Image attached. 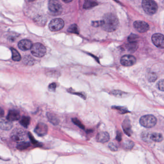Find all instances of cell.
Returning a JSON list of instances; mask_svg holds the SVG:
<instances>
[{
	"mask_svg": "<svg viewBox=\"0 0 164 164\" xmlns=\"http://www.w3.org/2000/svg\"><path fill=\"white\" fill-rule=\"evenodd\" d=\"M101 22V26L104 30L107 32L114 31L119 28V24L117 16L112 13L105 14Z\"/></svg>",
	"mask_w": 164,
	"mask_h": 164,
	"instance_id": "6da1fadb",
	"label": "cell"
},
{
	"mask_svg": "<svg viewBox=\"0 0 164 164\" xmlns=\"http://www.w3.org/2000/svg\"><path fill=\"white\" fill-rule=\"evenodd\" d=\"M142 7L146 14L151 15L155 14L158 9L157 4L152 0H143L142 2Z\"/></svg>",
	"mask_w": 164,
	"mask_h": 164,
	"instance_id": "7a4b0ae2",
	"label": "cell"
},
{
	"mask_svg": "<svg viewBox=\"0 0 164 164\" xmlns=\"http://www.w3.org/2000/svg\"><path fill=\"white\" fill-rule=\"evenodd\" d=\"M157 118L152 115H147L142 116L140 119V123L143 127L150 128L154 127L157 124Z\"/></svg>",
	"mask_w": 164,
	"mask_h": 164,
	"instance_id": "3957f363",
	"label": "cell"
},
{
	"mask_svg": "<svg viewBox=\"0 0 164 164\" xmlns=\"http://www.w3.org/2000/svg\"><path fill=\"white\" fill-rule=\"evenodd\" d=\"M31 53L33 56L41 58L44 57L46 53L45 47L40 43L37 42L33 44L30 49Z\"/></svg>",
	"mask_w": 164,
	"mask_h": 164,
	"instance_id": "277c9868",
	"label": "cell"
},
{
	"mask_svg": "<svg viewBox=\"0 0 164 164\" xmlns=\"http://www.w3.org/2000/svg\"><path fill=\"white\" fill-rule=\"evenodd\" d=\"M27 134L26 132L21 129H16L13 130L12 134H11V139L15 142L17 143H21L24 142L26 139Z\"/></svg>",
	"mask_w": 164,
	"mask_h": 164,
	"instance_id": "5b68a950",
	"label": "cell"
},
{
	"mask_svg": "<svg viewBox=\"0 0 164 164\" xmlns=\"http://www.w3.org/2000/svg\"><path fill=\"white\" fill-rule=\"evenodd\" d=\"M48 9L53 15H59L61 14L63 11L62 6L57 1L51 0L48 2Z\"/></svg>",
	"mask_w": 164,
	"mask_h": 164,
	"instance_id": "8992f818",
	"label": "cell"
},
{
	"mask_svg": "<svg viewBox=\"0 0 164 164\" xmlns=\"http://www.w3.org/2000/svg\"><path fill=\"white\" fill-rule=\"evenodd\" d=\"M64 21L61 18H55L51 20L49 24V30L51 31H58L63 28Z\"/></svg>",
	"mask_w": 164,
	"mask_h": 164,
	"instance_id": "52a82bcc",
	"label": "cell"
},
{
	"mask_svg": "<svg viewBox=\"0 0 164 164\" xmlns=\"http://www.w3.org/2000/svg\"><path fill=\"white\" fill-rule=\"evenodd\" d=\"M152 40L153 44L157 47L160 49H164V35L161 33H156L152 37Z\"/></svg>",
	"mask_w": 164,
	"mask_h": 164,
	"instance_id": "ba28073f",
	"label": "cell"
},
{
	"mask_svg": "<svg viewBox=\"0 0 164 164\" xmlns=\"http://www.w3.org/2000/svg\"><path fill=\"white\" fill-rule=\"evenodd\" d=\"M136 62V59L134 56L130 54L125 55L121 58L120 63L125 67H130L134 65Z\"/></svg>",
	"mask_w": 164,
	"mask_h": 164,
	"instance_id": "9c48e42d",
	"label": "cell"
},
{
	"mask_svg": "<svg viewBox=\"0 0 164 164\" xmlns=\"http://www.w3.org/2000/svg\"><path fill=\"white\" fill-rule=\"evenodd\" d=\"M134 26L136 30L140 33H144L149 30V26L144 21L139 20L135 21Z\"/></svg>",
	"mask_w": 164,
	"mask_h": 164,
	"instance_id": "30bf717a",
	"label": "cell"
},
{
	"mask_svg": "<svg viewBox=\"0 0 164 164\" xmlns=\"http://www.w3.org/2000/svg\"><path fill=\"white\" fill-rule=\"evenodd\" d=\"M33 45L31 41L29 40H22L18 42V47L22 51H26L30 50Z\"/></svg>",
	"mask_w": 164,
	"mask_h": 164,
	"instance_id": "8fae6325",
	"label": "cell"
},
{
	"mask_svg": "<svg viewBox=\"0 0 164 164\" xmlns=\"http://www.w3.org/2000/svg\"><path fill=\"white\" fill-rule=\"evenodd\" d=\"M34 131L38 135L40 136H44L47 133V126L44 123H39L36 126Z\"/></svg>",
	"mask_w": 164,
	"mask_h": 164,
	"instance_id": "7c38bea8",
	"label": "cell"
},
{
	"mask_svg": "<svg viewBox=\"0 0 164 164\" xmlns=\"http://www.w3.org/2000/svg\"><path fill=\"white\" fill-rule=\"evenodd\" d=\"M20 113L17 110H10L7 116V119L10 121L18 120L20 119Z\"/></svg>",
	"mask_w": 164,
	"mask_h": 164,
	"instance_id": "4fadbf2b",
	"label": "cell"
},
{
	"mask_svg": "<svg viewBox=\"0 0 164 164\" xmlns=\"http://www.w3.org/2000/svg\"><path fill=\"white\" fill-rule=\"evenodd\" d=\"M110 139L109 134L107 132H101L98 134L96 137L97 142L101 143H105L108 142Z\"/></svg>",
	"mask_w": 164,
	"mask_h": 164,
	"instance_id": "5bb4252c",
	"label": "cell"
},
{
	"mask_svg": "<svg viewBox=\"0 0 164 164\" xmlns=\"http://www.w3.org/2000/svg\"><path fill=\"white\" fill-rule=\"evenodd\" d=\"M13 127V124L8 119L1 120L0 122V127L3 130H10Z\"/></svg>",
	"mask_w": 164,
	"mask_h": 164,
	"instance_id": "9a60e30c",
	"label": "cell"
},
{
	"mask_svg": "<svg viewBox=\"0 0 164 164\" xmlns=\"http://www.w3.org/2000/svg\"><path fill=\"white\" fill-rule=\"evenodd\" d=\"M126 48L129 51L132 53L135 52L138 48V45L136 41L135 42H129L128 44L126 45Z\"/></svg>",
	"mask_w": 164,
	"mask_h": 164,
	"instance_id": "2e32d148",
	"label": "cell"
},
{
	"mask_svg": "<svg viewBox=\"0 0 164 164\" xmlns=\"http://www.w3.org/2000/svg\"><path fill=\"white\" fill-rule=\"evenodd\" d=\"M23 62L27 66H33L35 63V60L30 55H26L24 57Z\"/></svg>",
	"mask_w": 164,
	"mask_h": 164,
	"instance_id": "e0dca14e",
	"label": "cell"
},
{
	"mask_svg": "<svg viewBox=\"0 0 164 164\" xmlns=\"http://www.w3.org/2000/svg\"><path fill=\"white\" fill-rule=\"evenodd\" d=\"M12 54V59L15 61H20L21 59V56L18 51L13 48H11Z\"/></svg>",
	"mask_w": 164,
	"mask_h": 164,
	"instance_id": "ac0fdd59",
	"label": "cell"
},
{
	"mask_svg": "<svg viewBox=\"0 0 164 164\" xmlns=\"http://www.w3.org/2000/svg\"><path fill=\"white\" fill-rule=\"evenodd\" d=\"M152 141L155 142H161L163 141V137L161 134L159 133H153L151 136Z\"/></svg>",
	"mask_w": 164,
	"mask_h": 164,
	"instance_id": "d6986e66",
	"label": "cell"
},
{
	"mask_svg": "<svg viewBox=\"0 0 164 164\" xmlns=\"http://www.w3.org/2000/svg\"><path fill=\"white\" fill-rule=\"evenodd\" d=\"M98 5L96 2L92 1H85L84 3L83 8L86 9H89Z\"/></svg>",
	"mask_w": 164,
	"mask_h": 164,
	"instance_id": "ffe728a7",
	"label": "cell"
},
{
	"mask_svg": "<svg viewBox=\"0 0 164 164\" xmlns=\"http://www.w3.org/2000/svg\"><path fill=\"white\" fill-rule=\"evenodd\" d=\"M68 31L70 33H74V34H78L79 33V30L78 26L76 24L71 25L69 26L68 29Z\"/></svg>",
	"mask_w": 164,
	"mask_h": 164,
	"instance_id": "44dd1931",
	"label": "cell"
},
{
	"mask_svg": "<svg viewBox=\"0 0 164 164\" xmlns=\"http://www.w3.org/2000/svg\"><path fill=\"white\" fill-rule=\"evenodd\" d=\"M30 119L29 116H23L22 119H21L20 121V123L25 128H28V126L30 123Z\"/></svg>",
	"mask_w": 164,
	"mask_h": 164,
	"instance_id": "7402d4cb",
	"label": "cell"
},
{
	"mask_svg": "<svg viewBox=\"0 0 164 164\" xmlns=\"http://www.w3.org/2000/svg\"><path fill=\"white\" fill-rule=\"evenodd\" d=\"M34 21L35 23L38 24L39 26H44L46 22H47L46 19L43 16H38L37 17L34 19Z\"/></svg>",
	"mask_w": 164,
	"mask_h": 164,
	"instance_id": "603a6c76",
	"label": "cell"
},
{
	"mask_svg": "<svg viewBox=\"0 0 164 164\" xmlns=\"http://www.w3.org/2000/svg\"><path fill=\"white\" fill-rule=\"evenodd\" d=\"M48 118L49 119L50 122L54 125H57L58 124V120L54 115L52 114L51 113H48Z\"/></svg>",
	"mask_w": 164,
	"mask_h": 164,
	"instance_id": "cb8c5ba5",
	"label": "cell"
},
{
	"mask_svg": "<svg viewBox=\"0 0 164 164\" xmlns=\"http://www.w3.org/2000/svg\"><path fill=\"white\" fill-rule=\"evenodd\" d=\"M30 143L28 142H21V143H19L17 145V148L20 150H22L26 149V148H28V147H30Z\"/></svg>",
	"mask_w": 164,
	"mask_h": 164,
	"instance_id": "d4e9b609",
	"label": "cell"
},
{
	"mask_svg": "<svg viewBox=\"0 0 164 164\" xmlns=\"http://www.w3.org/2000/svg\"><path fill=\"white\" fill-rule=\"evenodd\" d=\"M151 134H149L148 132H144L142 134V139L143 140H144V141L148 142L149 141L152 140L151 138Z\"/></svg>",
	"mask_w": 164,
	"mask_h": 164,
	"instance_id": "484cf974",
	"label": "cell"
},
{
	"mask_svg": "<svg viewBox=\"0 0 164 164\" xmlns=\"http://www.w3.org/2000/svg\"><path fill=\"white\" fill-rule=\"evenodd\" d=\"M72 121H73V123L74 124H76L77 126L79 127L80 128L82 129H85L84 126V125L82 124V122H81L79 120L77 119H76V118H74V119H72Z\"/></svg>",
	"mask_w": 164,
	"mask_h": 164,
	"instance_id": "4316f807",
	"label": "cell"
},
{
	"mask_svg": "<svg viewBox=\"0 0 164 164\" xmlns=\"http://www.w3.org/2000/svg\"><path fill=\"white\" fill-rule=\"evenodd\" d=\"M157 87L161 91H164V79H161L158 82Z\"/></svg>",
	"mask_w": 164,
	"mask_h": 164,
	"instance_id": "83f0119b",
	"label": "cell"
},
{
	"mask_svg": "<svg viewBox=\"0 0 164 164\" xmlns=\"http://www.w3.org/2000/svg\"><path fill=\"white\" fill-rule=\"evenodd\" d=\"M108 146H109V148H110V149L111 151H116L118 150V147L114 143H109Z\"/></svg>",
	"mask_w": 164,
	"mask_h": 164,
	"instance_id": "f1b7e54d",
	"label": "cell"
},
{
	"mask_svg": "<svg viewBox=\"0 0 164 164\" xmlns=\"http://www.w3.org/2000/svg\"><path fill=\"white\" fill-rule=\"evenodd\" d=\"M157 76L156 75V74L155 73H151L150 75L148 77V79L149 81L151 82H155L156 80H157Z\"/></svg>",
	"mask_w": 164,
	"mask_h": 164,
	"instance_id": "f546056e",
	"label": "cell"
},
{
	"mask_svg": "<svg viewBox=\"0 0 164 164\" xmlns=\"http://www.w3.org/2000/svg\"><path fill=\"white\" fill-rule=\"evenodd\" d=\"M137 38V36H136L135 34H131L128 38L129 42H135L136 41Z\"/></svg>",
	"mask_w": 164,
	"mask_h": 164,
	"instance_id": "4dcf8cb0",
	"label": "cell"
},
{
	"mask_svg": "<svg viewBox=\"0 0 164 164\" xmlns=\"http://www.w3.org/2000/svg\"><path fill=\"white\" fill-rule=\"evenodd\" d=\"M101 24H102L101 20L92 21V23H91V25L94 27H98V26H101Z\"/></svg>",
	"mask_w": 164,
	"mask_h": 164,
	"instance_id": "1f68e13d",
	"label": "cell"
},
{
	"mask_svg": "<svg viewBox=\"0 0 164 164\" xmlns=\"http://www.w3.org/2000/svg\"><path fill=\"white\" fill-rule=\"evenodd\" d=\"M56 86H56V84L55 83H52L50 84L49 86V91H54L56 89Z\"/></svg>",
	"mask_w": 164,
	"mask_h": 164,
	"instance_id": "d6a6232c",
	"label": "cell"
},
{
	"mask_svg": "<svg viewBox=\"0 0 164 164\" xmlns=\"http://www.w3.org/2000/svg\"><path fill=\"white\" fill-rule=\"evenodd\" d=\"M134 143H132L130 141H129L128 143L125 144L126 148H128V149H131V148H132V147H134Z\"/></svg>",
	"mask_w": 164,
	"mask_h": 164,
	"instance_id": "836d02e7",
	"label": "cell"
},
{
	"mask_svg": "<svg viewBox=\"0 0 164 164\" xmlns=\"http://www.w3.org/2000/svg\"><path fill=\"white\" fill-rule=\"evenodd\" d=\"M29 136L30 137V139L32 143H33V144H36V143H37V141L34 139V138L33 137L32 135L30 134H29Z\"/></svg>",
	"mask_w": 164,
	"mask_h": 164,
	"instance_id": "e575fe53",
	"label": "cell"
},
{
	"mask_svg": "<svg viewBox=\"0 0 164 164\" xmlns=\"http://www.w3.org/2000/svg\"><path fill=\"white\" fill-rule=\"evenodd\" d=\"M63 2H65V3H69V2H72V1H64V0H63Z\"/></svg>",
	"mask_w": 164,
	"mask_h": 164,
	"instance_id": "d590c367",
	"label": "cell"
},
{
	"mask_svg": "<svg viewBox=\"0 0 164 164\" xmlns=\"http://www.w3.org/2000/svg\"><path fill=\"white\" fill-rule=\"evenodd\" d=\"M3 114H4V112H3V110H2V109H1V117L3 115Z\"/></svg>",
	"mask_w": 164,
	"mask_h": 164,
	"instance_id": "8d00e7d4",
	"label": "cell"
}]
</instances>
